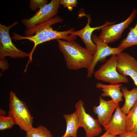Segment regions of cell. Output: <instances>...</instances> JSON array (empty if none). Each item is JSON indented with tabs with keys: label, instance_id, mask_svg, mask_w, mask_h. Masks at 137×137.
I'll return each instance as SVG.
<instances>
[{
	"label": "cell",
	"instance_id": "d4e9b609",
	"mask_svg": "<svg viewBox=\"0 0 137 137\" xmlns=\"http://www.w3.org/2000/svg\"><path fill=\"white\" fill-rule=\"evenodd\" d=\"M118 137H137V133L126 132L123 134L119 135Z\"/></svg>",
	"mask_w": 137,
	"mask_h": 137
},
{
	"label": "cell",
	"instance_id": "d6986e66",
	"mask_svg": "<svg viewBox=\"0 0 137 137\" xmlns=\"http://www.w3.org/2000/svg\"><path fill=\"white\" fill-rule=\"evenodd\" d=\"M63 21V20L60 16H56L44 23L37 25L31 28L27 29L25 31V36H32L47 26L61 23Z\"/></svg>",
	"mask_w": 137,
	"mask_h": 137
},
{
	"label": "cell",
	"instance_id": "8fae6325",
	"mask_svg": "<svg viewBox=\"0 0 137 137\" xmlns=\"http://www.w3.org/2000/svg\"><path fill=\"white\" fill-rule=\"evenodd\" d=\"M116 69L123 76L134 77L137 75V60L128 54L121 52L116 55Z\"/></svg>",
	"mask_w": 137,
	"mask_h": 137
},
{
	"label": "cell",
	"instance_id": "8992f818",
	"mask_svg": "<svg viewBox=\"0 0 137 137\" xmlns=\"http://www.w3.org/2000/svg\"><path fill=\"white\" fill-rule=\"evenodd\" d=\"M137 14V10L134 9L127 18L123 22L116 24L107 25L101 29L99 36L104 42L108 44L119 39L125 30L134 20Z\"/></svg>",
	"mask_w": 137,
	"mask_h": 137
},
{
	"label": "cell",
	"instance_id": "ba28073f",
	"mask_svg": "<svg viewBox=\"0 0 137 137\" xmlns=\"http://www.w3.org/2000/svg\"><path fill=\"white\" fill-rule=\"evenodd\" d=\"M60 5L59 0H52L40 8L29 19H23L21 22L27 29L31 28L54 18L58 13Z\"/></svg>",
	"mask_w": 137,
	"mask_h": 137
},
{
	"label": "cell",
	"instance_id": "4fadbf2b",
	"mask_svg": "<svg viewBox=\"0 0 137 137\" xmlns=\"http://www.w3.org/2000/svg\"><path fill=\"white\" fill-rule=\"evenodd\" d=\"M126 115L122 111L119 105L110 120L103 126L104 130L117 135L126 133Z\"/></svg>",
	"mask_w": 137,
	"mask_h": 137
},
{
	"label": "cell",
	"instance_id": "9c48e42d",
	"mask_svg": "<svg viewBox=\"0 0 137 137\" xmlns=\"http://www.w3.org/2000/svg\"><path fill=\"white\" fill-rule=\"evenodd\" d=\"M92 40L93 42L96 45L97 49L95 54L93 56L92 62L88 70L87 77L89 78L91 77L94 74L95 67L98 61L104 60L106 57L108 56L116 55L123 50L118 47L113 48L109 46L96 35L92 36Z\"/></svg>",
	"mask_w": 137,
	"mask_h": 137
},
{
	"label": "cell",
	"instance_id": "7a4b0ae2",
	"mask_svg": "<svg viewBox=\"0 0 137 137\" xmlns=\"http://www.w3.org/2000/svg\"><path fill=\"white\" fill-rule=\"evenodd\" d=\"M50 26H47L41 30L34 35L29 36H21L15 32L13 33L12 39L15 40H20L24 39L29 40L34 44V46L29 53L30 56L27 64L32 62V54L36 46L39 44L52 40L63 39L66 40L74 41L77 36L70 35L72 32L75 30L74 28L64 31H59L54 30Z\"/></svg>",
	"mask_w": 137,
	"mask_h": 137
},
{
	"label": "cell",
	"instance_id": "52a82bcc",
	"mask_svg": "<svg viewBox=\"0 0 137 137\" xmlns=\"http://www.w3.org/2000/svg\"><path fill=\"white\" fill-rule=\"evenodd\" d=\"M83 101L79 100L76 104L75 107L81 127L84 129L86 137H94L102 132V129L98 119H95L87 113Z\"/></svg>",
	"mask_w": 137,
	"mask_h": 137
},
{
	"label": "cell",
	"instance_id": "ac0fdd59",
	"mask_svg": "<svg viewBox=\"0 0 137 137\" xmlns=\"http://www.w3.org/2000/svg\"><path fill=\"white\" fill-rule=\"evenodd\" d=\"M134 45H137V21L134 27L130 28L127 37L121 41L118 47L124 50Z\"/></svg>",
	"mask_w": 137,
	"mask_h": 137
},
{
	"label": "cell",
	"instance_id": "30bf717a",
	"mask_svg": "<svg viewBox=\"0 0 137 137\" xmlns=\"http://www.w3.org/2000/svg\"><path fill=\"white\" fill-rule=\"evenodd\" d=\"M83 14V15L87 18V23L85 27L82 29L77 31H74L70 34L71 36H78L80 37L85 45V48L93 56L95 54L97 49L96 45L92 40V35L93 32L96 30L101 29L103 27L107 25L113 24L115 21H106L104 24L95 27H91L90 23L91 21V17L88 14Z\"/></svg>",
	"mask_w": 137,
	"mask_h": 137
},
{
	"label": "cell",
	"instance_id": "2e32d148",
	"mask_svg": "<svg viewBox=\"0 0 137 137\" xmlns=\"http://www.w3.org/2000/svg\"><path fill=\"white\" fill-rule=\"evenodd\" d=\"M121 91L125 98V102L123 106L121 108L122 111L127 115L137 101V88H134L129 90L126 87H122Z\"/></svg>",
	"mask_w": 137,
	"mask_h": 137
},
{
	"label": "cell",
	"instance_id": "cb8c5ba5",
	"mask_svg": "<svg viewBox=\"0 0 137 137\" xmlns=\"http://www.w3.org/2000/svg\"><path fill=\"white\" fill-rule=\"evenodd\" d=\"M0 68L4 71L9 67V64L7 60L5 58H0Z\"/></svg>",
	"mask_w": 137,
	"mask_h": 137
},
{
	"label": "cell",
	"instance_id": "603a6c76",
	"mask_svg": "<svg viewBox=\"0 0 137 137\" xmlns=\"http://www.w3.org/2000/svg\"><path fill=\"white\" fill-rule=\"evenodd\" d=\"M60 5H62L64 7L66 8L70 11L73 10V7H77L78 4L76 0H59Z\"/></svg>",
	"mask_w": 137,
	"mask_h": 137
},
{
	"label": "cell",
	"instance_id": "484cf974",
	"mask_svg": "<svg viewBox=\"0 0 137 137\" xmlns=\"http://www.w3.org/2000/svg\"><path fill=\"white\" fill-rule=\"evenodd\" d=\"M117 135L112 134L109 132H106L102 135L99 137H117Z\"/></svg>",
	"mask_w": 137,
	"mask_h": 137
},
{
	"label": "cell",
	"instance_id": "5bb4252c",
	"mask_svg": "<svg viewBox=\"0 0 137 137\" xmlns=\"http://www.w3.org/2000/svg\"><path fill=\"white\" fill-rule=\"evenodd\" d=\"M122 86L120 84L106 85L98 82L96 84V87L103 92L101 94V97H109L118 103L123 101V94L121 91Z\"/></svg>",
	"mask_w": 137,
	"mask_h": 137
},
{
	"label": "cell",
	"instance_id": "83f0119b",
	"mask_svg": "<svg viewBox=\"0 0 137 137\" xmlns=\"http://www.w3.org/2000/svg\"><path fill=\"white\" fill-rule=\"evenodd\" d=\"M133 80L134 83L136 86L137 88V75L131 78Z\"/></svg>",
	"mask_w": 137,
	"mask_h": 137
},
{
	"label": "cell",
	"instance_id": "4316f807",
	"mask_svg": "<svg viewBox=\"0 0 137 137\" xmlns=\"http://www.w3.org/2000/svg\"><path fill=\"white\" fill-rule=\"evenodd\" d=\"M7 114L6 111L2 109H0V116H5Z\"/></svg>",
	"mask_w": 137,
	"mask_h": 137
},
{
	"label": "cell",
	"instance_id": "e0dca14e",
	"mask_svg": "<svg viewBox=\"0 0 137 137\" xmlns=\"http://www.w3.org/2000/svg\"><path fill=\"white\" fill-rule=\"evenodd\" d=\"M126 131L137 133V101L126 115Z\"/></svg>",
	"mask_w": 137,
	"mask_h": 137
},
{
	"label": "cell",
	"instance_id": "5b68a950",
	"mask_svg": "<svg viewBox=\"0 0 137 137\" xmlns=\"http://www.w3.org/2000/svg\"><path fill=\"white\" fill-rule=\"evenodd\" d=\"M17 21L6 26L0 24V58L9 56L13 58L30 56L27 53L17 48L13 43L9 33L11 28L18 23Z\"/></svg>",
	"mask_w": 137,
	"mask_h": 137
},
{
	"label": "cell",
	"instance_id": "7402d4cb",
	"mask_svg": "<svg viewBox=\"0 0 137 137\" xmlns=\"http://www.w3.org/2000/svg\"><path fill=\"white\" fill-rule=\"evenodd\" d=\"M48 4L47 0H30L29 7L33 11L38 8L40 9Z\"/></svg>",
	"mask_w": 137,
	"mask_h": 137
},
{
	"label": "cell",
	"instance_id": "3957f363",
	"mask_svg": "<svg viewBox=\"0 0 137 137\" xmlns=\"http://www.w3.org/2000/svg\"><path fill=\"white\" fill-rule=\"evenodd\" d=\"M9 100L8 116L12 119L14 124L26 132L33 128V117L26 103L11 91L9 93Z\"/></svg>",
	"mask_w": 137,
	"mask_h": 137
},
{
	"label": "cell",
	"instance_id": "9a60e30c",
	"mask_svg": "<svg viewBox=\"0 0 137 137\" xmlns=\"http://www.w3.org/2000/svg\"><path fill=\"white\" fill-rule=\"evenodd\" d=\"M63 116L66 126L65 132L61 137H77V131L81 126L77 112L70 114H63Z\"/></svg>",
	"mask_w": 137,
	"mask_h": 137
},
{
	"label": "cell",
	"instance_id": "7c38bea8",
	"mask_svg": "<svg viewBox=\"0 0 137 137\" xmlns=\"http://www.w3.org/2000/svg\"><path fill=\"white\" fill-rule=\"evenodd\" d=\"M99 105L93 107V111L97 115L100 124L104 126L110 120L113 111L119 105V103L112 99L105 100L101 96H99Z\"/></svg>",
	"mask_w": 137,
	"mask_h": 137
},
{
	"label": "cell",
	"instance_id": "277c9868",
	"mask_svg": "<svg viewBox=\"0 0 137 137\" xmlns=\"http://www.w3.org/2000/svg\"><path fill=\"white\" fill-rule=\"evenodd\" d=\"M96 79L111 84L127 83V78L119 73L116 69V55L111 56L105 63L94 73Z\"/></svg>",
	"mask_w": 137,
	"mask_h": 137
},
{
	"label": "cell",
	"instance_id": "6da1fadb",
	"mask_svg": "<svg viewBox=\"0 0 137 137\" xmlns=\"http://www.w3.org/2000/svg\"><path fill=\"white\" fill-rule=\"evenodd\" d=\"M59 50L62 54L67 68L77 70H88L92 62L93 56L85 48L72 40H57Z\"/></svg>",
	"mask_w": 137,
	"mask_h": 137
},
{
	"label": "cell",
	"instance_id": "ffe728a7",
	"mask_svg": "<svg viewBox=\"0 0 137 137\" xmlns=\"http://www.w3.org/2000/svg\"><path fill=\"white\" fill-rule=\"evenodd\" d=\"M26 132L25 137H53L50 131L41 125L36 128L33 127Z\"/></svg>",
	"mask_w": 137,
	"mask_h": 137
},
{
	"label": "cell",
	"instance_id": "44dd1931",
	"mask_svg": "<svg viewBox=\"0 0 137 137\" xmlns=\"http://www.w3.org/2000/svg\"><path fill=\"white\" fill-rule=\"evenodd\" d=\"M15 125L12 119L9 116H0V130L11 129Z\"/></svg>",
	"mask_w": 137,
	"mask_h": 137
}]
</instances>
